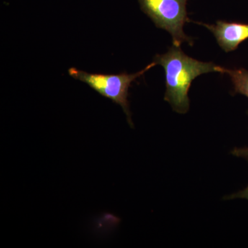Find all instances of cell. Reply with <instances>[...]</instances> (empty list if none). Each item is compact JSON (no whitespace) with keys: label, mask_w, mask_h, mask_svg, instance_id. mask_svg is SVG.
Masks as SVG:
<instances>
[{"label":"cell","mask_w":248,"mask_h":248,"mask_svg":"<svg viewBox=\"0 0 248 248\" xmlns=\"http://www.w3.org/2000/svg\"><path fill=\"white\" fill-rule=\"evenodd\" d=\"M198 23L213 32L217 43L225 52L234 51L248 39V24L217 21L216 24Z\"/></svg>","instance_id":"obj_4"},{"label":"cell","mask_w":248,"mask_h":248,"mask_svg":"<svg viewBox=\"0 0 248 248\" xmlns=\"http://www.w3.org/2000/svg\"><path fill=\"white\" fill-rule=\"evenodd\" d=\"M156 65V63L153 62L144 69L133 74L126 73L117 75L98 74L80 71L76 68H70L68 73L74 79L89 85L91 89L99 93L103 97L108 98L112 102L119 104L126 115L128 123L130 125H133L128 100L129 88L134 81Z\"/></svg>","instance_id":"obj_2"},{"label":"cell","mask_w":248,"mask_h":248,"mask_svg":"<svg viewBox=\"0 0 248 248\" xmlns=\"http://www.w3.org/2000/svg\"><path fill=\"white\" fill-rule=\"evenodd\" d=\"M231 153L234 156L244 158L248 161V148H235L232 151Z\"/></svg>","instance_id":"obj_6"},{"label":"cell","mask_w":248,"mask_h":248,"mask_svg":"<svg viewBox=\"0 0 248 248\" xmlns=\"http://www.w3.org/2000/svg\"><path fill=\"white\" fill-rule=\"evenodd\" d=\"M141 11L156 27L167 31L172 37L173 45L180 46L183 42L193 45V41L184 32V26L190 22L187 17V0H138Z\"/></svg>","instance_id":"obj_3"},{"label":"cell","mask_w":248,"mask_h":248,"mask_svg":"<svg viewBox=\"0 0 248 248\" xmlns=\"http://www.w3.org/2000/svg\"><path fill=\"white\" fill-rule=\"evenodd\" d=\"M221 74L231 77L235 93H239L248 98V71L244 68L228 69L222 67Z\"/></svg>","instance_id":"obj_5"},{"label":"cell","mask_w":248,"mask_h":248,"mask_svg":"<svg viewBox=\"0 0 248 248\" xmlns=\"http://www.w3.org/2000/svg\"><path fill=\"white\" fill-rule=\"evenodd\" d=\"M236 198L246 199L248 200V186L244 190L240 191V192L234 194V195L228 196L226 197V200H232V199Z\"/></svg>","instance_id":"obj_7"},{"label":"cell","mask_w":248,"mask_h":248,"mask_svg":"<svg viewBox=\"0 0 248 248\" xmlns=\"http://www.w3.org/2000/svg\"><path fill=\"white\" fill-rule=\"evenodd\" d=\"M156 65L164 67L166 91L164 100L178 113L185 114L190 108L188 91L192 81L197 77L212 72L221 73L222 67L213 62L198 61L187 56L180 46L173 45L167 53L156 55Z\"/></svg>","instance_id":"obj_1"}]
</instances>
